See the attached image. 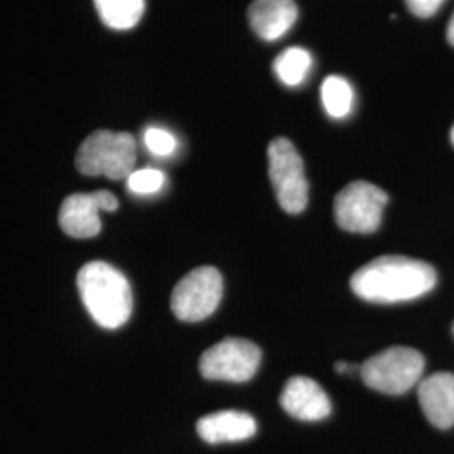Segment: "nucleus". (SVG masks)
<instances>
[{
    "mask_svg": "<svg viewBox=\"0 0 454 454\" xmlns=\"http://www.w3.org/2000/svg\"><path fill=\"white\" fill-rule=\"evenodd\" d=\"M436 270L407 256H380L367 262L350 279L352 292L371 303H403L421 298L436 286Z\"/></svg>",
    "mask_w": 454,
    "mask_h": 454,
    "instance_id": "1",
    "label": "nucleus"
},
{
    "mask_svg": "<svg viewBox=\"0 0 454 454\" xmlns=\"http://www.w3.org/2000/svg\"><path fill=\"white\" fill-rule=\"evenodd\" d=\"M82 303L99 326L114 330L127 324L133 309L130 283L112 264L91 261L78 273Z\"/></svg>",
    "mask_w": 454,
    "mask_h": 454,
    "instance_id": "2",
    "label": "nucleus"
},
{
    "mask_svg": "<svg viewBox=\"0 0 454 454\" xmlns=\"http://www.w3.org/2000/svg\"><path fill=\"white\" fill-rule=\"evenodd\" d=\"M137 144L130 133L98 130L82 142L76 153V168L88 176L129 179L135 172Z\"/></svg>",
    "mask_w": 454,
    "mask_h": 454,
    "instance_id": "3",
    "label": "nucleus"
},
{
    "mask_svg": "<svg viewBox=\"0 0 454 454\" xmlns=\"http://www.w3.org/2000/svg\"><path fill=\"white\" fill-rule=\"evenodd\" d=\"M421 352L409 347H390L360 365L365 386L389 395H401L421 382L424 372Z\"/></svg>",
    "mask_w": 454,
    "mask_h": 454,
    "instance_id": "4",
    "label": "nucleus"
},
{
    "mask_svg": "<svg viewBox=\"0 0 454 454\" xmlns=\"http://www.w3.org/2000/svg\"><path fill=\"white\" fill-rule=\"evenodd\" d=\"M270 179L283 211L300 214L309 206V180L305 165L288 138H275L268 146Z\"/></svg>",
    "mask_w": 454,
    "mask_h": 454,
    "instance_id": "5",
    "label": "nucleus"
},
{
    "mask_svg": "<svg viewBox=\"0 0 454 454\" xmlns=\"http://www.w3.org/2000/svg\"><path fill=\"white\" fill-rule=\"evenodd\" d=\"M223 290V276L215 268H195L184 276L174 288L170 307L182 322H202L219 307Z\"/></svg>",
    "mask_w": 454,
    "mask_h": 454,
    "instance_id": "6",
    "label": "nucleus"
},
{
    "mask_svg": "<svg viewBox=\"0 0 454 454\" xmlns=\"http://www.w3.org/2000/svg\"><path fill=\"white\" fill-rule=\"evenodd\" d=\"M387 200V194L371 182H352L335 197V221L343 231L369 234L380 226Z\"/></svg>",
    "mask_w": 454,
    "mask_h": 454,
    "instance_id": "7",
    "label": "nucleus"
},
{
    "mask_svg": "<svg viewBox=\"0 0 454 454\" xmlns=\"http://www.w3.org/2000/svg\"><path fill=\"white\" fill-rule=\"evenodd\" d=\"M260 347L253 341L227 337L212 345L199 360V371L209 380L246 382L258 372Z\"/></svg>",
    "mask_w": 454,
    "mask_h": 454,
    "instance_id": "8",
    "label": "nucleus"
},
{
    "mask_svg": "<svg viewBox=\"0 0 454 454\" xmlns=\"http://www.w3.org/2000/svg\"><path fill=\"white\" fill-rule=\"evenodd\" d=\"M116 209L118 199L108 191L69 195L61 204L59 226L71 238L90 239L101 231L99 211L114 212Z\"/></svg>",
    "mask_w": 454,
    "mask_h": 454,
    "instance_id": "9",
    "label": "nucleus"
},
{
    "mask_svg": "<svg viewBox=\"0 0 454 454\" xmlns=\"http://www.w3.org/2000/svg\"><path fill=\"white\" fill-rule=\"evenodd\" d=\"M281 407L300 421H322L330 416L332 403L318 382L309 377H292L279 397Z\"/></svg>",
    "mask_w": 454,
    "mask_h": 454,
    "instance_id": "10",
    "label": "nucleus"
},
{
    "mask_svg": "<svg viewBox=\"0 0 454 454\" xmlns=\"http://www.w3.org/2000/svg\"><path fill=\"white\" fill-rule=\"evenodd\" d=\"M418 399L427 421L438 429L454 426V373L438 372L421 379Z\"/></svg>",
    "mask_w": 454,
    "mask_h": 454,
    "instance_id": "11",
    "label": "nucleus"
},
{
    "mask_svg": "<svg viewBox=\"0 0 454 454\" xmlns=\"http://www.w3.org/2000/svg\"><path fill=\"white\" fill-rule=\"evenodd\" d=\"M251 29L264 41H278L298 19L294 0H254L247 9Z\"/></svg>",
    "mask_w": 454,
    "mask_h": 454,
    "instance_id": "12",
    "label": "nucleus"
},
{
    "mask_svg": "<svg viewBox=\"0 0 454 454\" xmlns=\"http://www.w3.org/2000/svg\"><path fill=\"white\" fill-rule=\"evenodd\" d=\"M256 429L254 418L243 411H221L197 422L199 436L209 444L246 441L256 434Z\"/></svg>",
    "mask_w": 454,
    "mask_h": 454,
    "instance_id": "13",
    "label": "nucleus"
},
{
    "mask_svg": "<svg viewBox=\"0 0 454 454\" xmlns=\"http://www.w3.org/2000/svg\"><path fill=\"white\" fill-rule=\"evenodd\" d=\"M98 16L114 31L133 29L145 12V0H95Z\"/></svg>",
    "mask_w": 454,
    "mask_h": 454,
    "instance_id": "14",
    "label": "nucleus"
},
{
    "mask_svg": "<svg viewBox=\"0 0 454 454\" xmlns=\"http://www.w3.org/2000/svg\"><path fill=\"white\" fill-rule=\"evenodd\" d=\"M311 65L313 58L307 49L288 48L276 58L273 69L279 82L294 88L307 80Z\"/></svg>",
    "mask_w": 454,
    "mask_h": 454,
    "instance_id": "15",
    "label": "nucleus"
},
{
    "mask_svg": "<svg viewBox=\"0 0 454 454\" xmlns=\"http://www.w3.org/2000/svg\"><path fill=\"white\" fill-rule=\"evenodd\" d=\"M325 112L332 118H345L354 108V88L341 76H328L322 84Z\"/></svg>",
    "mask_w": 454,
    "mask_h": 454,
    "instance_id": "16",
    "label": "nucleus"
},
{
    "mask_svg": "<svg viewBox=\"0 0 454 454\" xmlns=\"http://www.w3.org/2000/svg\"><path fill=\"white\" fill-rule=\"evenodd\" d=\"M127 180H129V189L137 195L157 194L165 185V176L157 168L135 170Z\"/></svg>",
    "mask_w": 454,
    "mask_h": 454,
    "instance_id": "17",
    "label": "nucleus"
},
{
    "mask_svg": "<svg viewBox=\"0 0 454 454\" xmlns=\"http://www.w3.org/2000/svg\"><path fill=\"white\" fill-rule=\"evenodd\" d=\"M144 140L150 153H153L155 157H168L177 150L176 137L170 131L163 130L159 127L146 129Z\"/></svg>",
    "mask_w": 454,
    "mask_h": 454,
    "instance_id": "18",
    "label": "nucleus"
},
{
    "mask_svg": "<svg viewBox=\"0 0 454 454\" xmlns=\"http://www.w3.org/2000/svg\"><path fill=\"white\" fill-rule=\"evenodd\" d=\"M409 11L418 17L434 16L444 0H404Z\"/></svg>",
    "mask_w": 454,
    "mask_h": 454,
    "instance_id": "19",
    "label": "nucleus"
},
{
    "mask_svg": "<svg viewBox=\"0 0 454 454\" xmlns=\"http://www.w3.org/2000/svg\"><path fill=\"white\" fill-rule=\"evenodd\" d=\"M446 37H448V43L454 48V14L448 24V31H446Z\"/></svg>",
    "mask_w": 454,
    "mask_h": 454,
    "instance_id": "20",
    "label": "nucleus"
},
{
    "mask_svg": "<svg viewBox=\"0 0 454 454\" xmlns=\"http://www.w3.org/2000/svg\"><path fill=\"white\" fill-rule=\"evenodd\" d=\"M335 371H337V372H348V371H352V367H350L348 364H345V362H339V364L335 365Z\"/></svg>",
    "mask_w": 454,
    "mask_h": 454,
    "instance_id": "21",
    "label": "nucleus"
},
{
    "mask_svg": "<svg viewBox=\"0 0 454 454\" xmlns=\"http://www.w3.org/2000/svg\"><path fill=\"white\" fill-rule=\"evenodd\" d=\"M451 142H453V145H454V127H453V129H451Z\"/></svg>",
    "mask_w": 454,
    "mask_h": 454,
    "instance_id": "22",
    "label": "nucleus"
},
{
    "mask_svg": "<svg viewBox=\"0 0 454 454\" xmlns=\"http://www.w3.org/2000/svg\"><path fill=\"white\" fill-rule=\"evenodd\" d=\"M453 335H454V325H453Z\"/></svg>",
    "mask_w": 454,
    "mask_h": 454,
    "instance_id": "23",
    "label": "nucleus"
}]
</instances>
